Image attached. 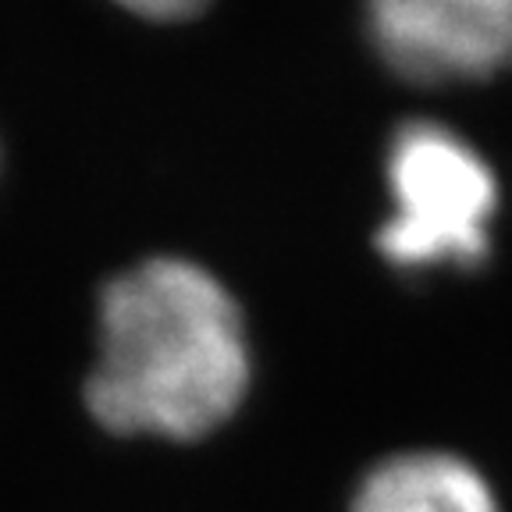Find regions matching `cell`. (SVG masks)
Wrapping results in <instances>:
<instances>
[{
  "mask_svg": "<svg viewBox=\"0 0 512 512\" xmlns=\"http://www.w3.org/2000/svg\"><path fill=\"white\" fill-rule=\"evenodd\" d=\"M249 388L246 313L214 271L150 256L104 285L82 395L107 434L192 445L232 424Z\"/></svg>",
  "mask_w": 512,
  "mask_h": 512,
  "instance_id": "obj_1",
  "label": "cell"
},
{
  "mask_svg": "<svg viewBox=\"0 0 512 512\" xmlns=\"http://www.w3.org/2000/svg\"><path fill=\"white\" fill-rule=\"evenodd\" d=\"M392 210L377 228V253L395 271L477 267L491 253L498 182L488 160L434 121H409L384 160Z\"/></svg>",
  "mask_w": 512,
  "mask_h": 512,
  "instance_id": "obj_2",
  "label": "cell"
},
{
  "mask_svg": "<svg viewBox=\"0 0 512 512\" xmlns=\"http://www.w3.org/2000/svg\"><path fill=\"white\" fill-rule=\"evenodd\" d=\"M367 32L381 61L416 86L512 68V0H367Z\"/></svg>",
  "mask_w": 512,
  "mask_h": 512,
  "instance_id": "obj_3",
  "label": "cell"
},
{
  "mask_svg": "<svg viewBox=\"0 0 512 512\" xmlns=\"http://www.w3.org/2000/svg\"><path fill=\"white\" fill-rule=\"evenodd\" d=\"M349 512H502L488 473L452 448H402L367 466Z\"/></svg>",
  "mask_w": 512,
  "mask_h": 512,
  "instance_id": "obj_4",
  "label": "cell"
},
{
  "mask_svg": "<svg viewBox=\"0 0 512 512\" xmlns=\"http://www.w3.org/2000/svg\"><path fill=\"white\" fill-rule=\"evenodd\" d=\"M114 4L128 8L132 15L153 18V22H178L207 8V0H114Z\"/></svg>",
  "mask_w": 512,
  "mask_h": 512,
  "instance_id": "obj_5",
  "label": "cell"
}]
</instances>
